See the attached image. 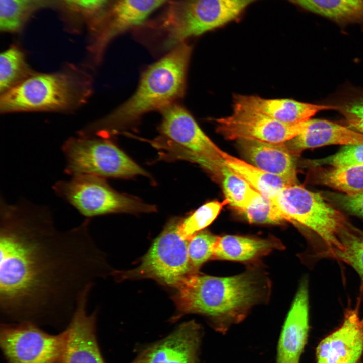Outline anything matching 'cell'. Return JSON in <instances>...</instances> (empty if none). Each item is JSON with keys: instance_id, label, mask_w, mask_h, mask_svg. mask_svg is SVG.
<instances>
[{"instance_id": "cell-14", "label": "cell", "mask_w": 363, "mask_h": 363, "mask_svg": "<svg viewBox=\"0 0 363 363\" xmlns=\"http://www.w3.org/2000/svg\"><path fill=\"white\" fill-rule=\"evenodd\" d=\"M358 307L347 310L340 327L320 342L317 363H358L363 351V319Z\"/></svg>"}, {"instance_id": "cell-35", "label": "cell", "mask_w": 363, "mask_h": 363, "mask_svg": "<svg viewBox=\"0 0 363 363\" xmlns=\"http://www.w3.org/2000/svg\"><path fill=\"white\" fill-rule=\"evenodd\" d=\"M64 2L77 9L85 11L98 10L105 3L106 0H63Z\"/></svg>"}, {"instance_id": "cell-36", "label": "cell", "mask_w": 363, "mask_h": 363, "mask_svg": "<svg viewBox=\"0 0 363 363\" xmlns=\"http://www.w3.org/2000/svg\"><path fill=\"white\" fill-rule=\"evenodd\" d=\"M131 363H137V358L135 359H134Z\"/></svg>"}, {"instance_id": "cell-3", "label": "cell", "mask_w": 363, "mask_h": 363, "mask_svg": "<svg viewBox=\"0 0 363 363\" xmlns=\"http://www.w3.org/2000/svg\"><path fill=\"white\" fill-rule=\"evenodd\" d=\"M191 47L179 44L150 66L134 94L112 112L80 130L86 136L109 138L133 124L144 114L161 110L184 93Z\"/></svg>"}, {"instance_id": "cell-11", "label": "cell", "mask_w": 363, "mask_h": 363, "mask_svg": "<svg viewBox=\"0 0 363 363\" xmlns=\"http://www.w3.org/2000/svg\"><path fill=\"white\" fill-rule=\"evenodd\" d=\"M67 338L66 328L53 335L31 322L1 325V347L8 363H58Z\"/></svg>"}, {"instance_id": "cell-4", "label": "cell", "mask_w": 363, "mask_h": 363, "mask_svg": "<svg viewBox=\"0 0 363 363\" xmlns=\"http://www.w3.org/2000/svg\"><path fill=\"white\" fill-rule=\"evenodd\" d=\"M88 68L68 64L55 72H35L1 94V112L76 110L93 93V77Z\"/></svg>"}, {"instance_id": "cell-20", "label": "cell", "mask_w": 363, "mask_h": 363, "mask_svg": "<svg viewBox=\"0 0 363 363\" xmlns=\"http://www.w3.org/2000/svg\"><path fill=\"white\" fill-rule=\"evenodd\" d=\"M284 143L296 157L306 149L325 145L363 144V134L327 120L310 118L301 133Z\"/></svg>"}, {"instance_id": "cell-30", "label": "cell", "mask_w": 363, "mask_h": 363, "mask_svg": "<svg viewBox=\"0 0 363 363\" xmlns=\"http://www.w3.org/2000/svg\"><path fill=\"white\" fill-rule=\"evenodd\" d=\"M38 0H0V28L5 32L20 29Z\"/></svg>"}, {"instance_id": "cell-5", "label": "cell", "mask_w": 363, "mask_h": 363, "mask_svg": "<svg viewBox=\"0 0 363 363\" xmlns=\"http://www.w3.org/2000/svg\"><path fill=\"white\" fill-rule=\"evenodd\" d=\"M258 0H178L173 2L154 24L166 34L165 45L175 47L237 20Z\"/></svg>"}, {"instance_id": "cell-26", "label": "cell", "mask_w": 363, "mask_h": 363, "mask_svg": "<svg viewBox=\"0 0 363 363\" xmlns=\"http://www.w3.org/2000/svg\"><path fill=\"white\" fill-rule=\"evenodd\" d=\"M340 243L330 257L351 266L359 274L363 286V231L350 225L341 235Z\"/></svg>"}, {"instance_id": "cell-33", "label": "cell", "mask_w": 363, "mask_h": 363, "mask_svg": "<svg viewBox=\"0 0 363 363\" xmlns=\"http://www.w3.org/2000/svg\"><path fill=\"white\" fill-rule=\"evenodd\" d=\"M348 127L363 134V95L337 106Z\"/></svg>"}, {"instance_id": "cell-23", "label": "cell", "mask_w": 363, "mask_h": 363, "mask_svg": "<svg viewBox=\"0 0 363 363\" xmlns=\"http://www.w3.org/2000/svg\"><path fill=\"white\" fill-rule=\"evenodd\" d=\"M224 163L245 179L255 190L273 200L284 188L291 186L283 178L222 151Z\"/></svg>"}, {"instance_id": "cell-37", "label": "cell", "mask_w": 363, "mask_h": 363, "mask_svg": "<svg viewBox=\"0 0 363 363\" xmlns=\"http://www.w3.org/2000/svg\"><path fill=\"white\" fill-rule=\"evenodd\" d=\"M358 363H359V362H358Z\"/></svg>"}, {"instance_id": "cell-6", "label": "cell", "mask_w": 363, "mask_h": 363, "mask_svg": "<svg viewBox=\"0 0 363 363\" xmlns=\"http://www.w3.org/2000/svg\"><path fill=\"white\" fill-rule=\"evenodd\" d=\"M160 133L170 142L165 149L173 158L200 165L214 178L222 180L225 165L220 149L203 131L191 114L174 103L160 110Z\"/></svg>"}, {"instance_id": "cell-1", "label": "cell", "mask_w": 363, "mask_h": 363, "mask_svg": "<svg viewBox=\"0 0 363 363\" xmlns=\"http://www.w3.org/2000/svg\"><path fill=\"white\" fill-rule=\"evenodd\" d=\"M91 219L62 231L48 207L0 201V317L5 323L71 321L97 279L112 275L90 233Z\"/></svg>"}, {"instance_id": "cell-10", "label": "cell", "mask_w": 363, "mask_h": 363, "mask_svg": "<svg viewBox=\"0 0 363 363\" xmlns=\"http://www.w3.org/2000/svg\"><path fill=\"white\" fill-rule=\"evenodd\" d=\"M55 194L86 218L114 213H150L155 206L113 189L105 178L90 175L72 176L52 186Z\"/></svg>"}, {"instance_id": "cell-32", "label": "cell", "mask_w": 363, "mask_h": 363, "mask_svg": "<svg viewBox=\"0 0 363 363\" xmlns=\"http://www.w3.org/2000/svg\"><path fill=\"white\" fill-rule=\"evenodd\" d=\"M310 163L315 167L328 165L333 168L363 165V144L344 145L335 154Z\"/></svg>"}, {"instance_id": "cell-29", "label": "cell", "mask_w": 363, "mask_h": 363, "mask_svg": "<svg viewBox=\"0 0 363 363\" xmlns=\"http://www.w3.org/2000/svg\"><path fill=\"white\" fill-rule=\"evenodd\" d=\"M227 199L222 202H208L195 210L179 224V231L182 236L189 240L194 235L210 225L217 218L223 207L228 204Z\"/></svg>"}, {"instance_id": "cell-8", "label": "cell", "mask_w": 363, "mask_h": 363, "mask_svg": "<svg viewBox=\"0 0 363 363\" xmlns=\"http://www.w3.org/2000/svg\"><path fill=\"white\" fill-rule=\"evenodd\" d=\"M64 172L72 176L90 175L102 178H129L149 174L109 138L73 137L62 146Z\"/></svg>"}, {"instance_id": "cell-25", "label": "cell", "mask_w": 363, "mask_h": 363, "mask_svg": "<svg viewBox=\"0 0 363 363\" xmlns=\"http://www.w3.org/2000/svg\"><path fill=\"white\" fill-rule=\"evenodd\" d=\"M319 184L347 194L363 191V165L324 169L317 173Z\"/></svg>"}, {"instance_id": "cell-16", "label": "cell", "mask_w": 363, "mask_h": 363, "mask_svg": "<svg viewBox=\"0 0 363 363\" xmlns=\"http://www.w3.org/2000/svg\"><path fill=\"white\" fill-rule=\"evenodd\" d=\"M168 0H118L108 16L105 25L89 46V56L97 64L106 46L118 34L141 23L155 9Z\"/></svg>"}, {"instance_id": "cell-15", "label": "cell", "mask_w": 363, "mask_h": 363, "mask_svg": "<svg viewBox=\"0 0 363 363\" xmlns=\"http://www.w3.org/2000/svg\"><path fill=\"white\" fill-rule=\"evenodd\" d=\"M202 328L194 321L180 325L165 338L143 350L137 363H198Z\"/></svg>"}, {"instance_id": "cell-28", "label": "cell", "mask_w": 363, "mask_h": 363, "mask_svg": "<svg viewBox=\"0 0 363 363\" xmlns=\"http://www.w3.org/2000/svg\"><path fill=\"white\" fill-rule=\"evenodd\" d=\"M240 212L251 224H279L289 222L274 202L259 192Z\"/></svg>"}, {"instance_id": "cell-13", "label": "cell", "mask_w": 363, "mask_h": 363, "mask_svg": "<svg viewBox=\"0 0 363 363\" xmlns=\"http://www.w3.org/2000/svg\"><path fill=\"white\" fill-rule=\"evenodd\" d=\"M89 297L84 298L66 328L68 338L58 363H106L96 336L98 308L88 314Z\"/></svg>"}, {"instance_id": "cell-2", "label": "cell", "mask_w": 363, "mask_h": 363, "mask_svg": "<svg viewBox=\"0 0 363 363\" xmlns=\"http://www.w3.org/2000/svg\"><path fill=\"white\" fill-rule=\"evenodd\" d=\"M176 289L173 300L179 315H204L216 331L225 334L232 325L241 322L253 307L268 300L271 283L258 263L229 277L196 272Z\"/></svg>"}, {"instance_id": "cell-34", "label": "cell", "mask_w": 363, "mask_h": 363, "mask_svg": "<svg viewBox=\"0 0 363 363\" xmlns=\"http://www.w3.org/2000/svg\"><path fill=\"white\" fill-rule=\"evenodd\" d=\"M325 195L341 208L363 218V191L354 194L329 192Z\"/></svg>"}, {"instance_id": "cell-17", "label": "cell", "mask_w": 363, "mask_h": 363, "mask_svg": "<svg viewBox=\"0 0 363 363\" xmlns=\"http://www.w3.org/2000/svg\"><path fill=\"white\" fill-rule=\"evenodd\" d=\"M309 293L307 280L300 282L283 325L276 363H299L309 331Z\"/></svg>"}, {"instance_id": "cell-24", "label": "cell", "mask_w": 363, "mask_h": 363, "mask_svg": "<svg viewBox=\"0 0 363 363\" xmlns=\"http://www.w3.org/2000/svg\"><path fill=\"white\" fill-rule=\"evenodd\" d=\"M25 52L12 45L3 52L0 57L1 94L16 86L35 72L28 64Z\"/></svg>"}, {"instance_id": "cell-27", "label": "cell", "mask_w": 363, "mask_h": 363, "mask_svg": "<svg viewBox=\"0 0 363 363\" xmlns=\"http://www.w3.org/2000/svg\"><path fill=\"white\" fill-rule=\"evenodd\" d=\"M221 182L225 199L229 204L240 212L258 193L225 164L222 170Z\"/></svg>"}, {"instance_id": "cell-19", "label": "cell", "mask_w": 363, "mask_h": 363, "mask_svg": "<svg viewBox=\"0 0 363 363\" xmlns=\"http://www.w3.org/2000/svg\"><path fill=\"white\" fill-rule=\"evenodd\" d=\"M243 155L252 164L268 173L280 177L290 185L298 184L295 156L285 143L254 140H238Z\"/></svg>"}, {"instance_id": "cell-7", "label": "cell", "mask_w": 363, "mask_h": 363, "mask_svg": "<svg viewBox=\"0 0 363 363\" xmlns=\"http://www.w3.org/2000/svg\"><path fill=\"white\" fill-rule=\"evenodd\" d=\"M272 200L289 222L302 225L321 238L326 246L320 254L323 256L327 257L340 247V237L350 225L320 193L298 184L282 189Z\"/></svg>"}, {"instance_id": "cell-12", "label": "cell", "mask_w": 363, "mask_h": 363, "mask_svg": "<svg viewBox=\"0 0 363 363\" xmlns=\"http://www.w3.org/2000/svg\"><path fill=\"white\" fill-rule=\"evenodd\" d=\"M307 120L285 124L259 113L233 110L230 116L218 118L215 122L217 132L227 140L283 143L301 133L307 125Z\"/></svg>"}, {"instance_id": "cell-31", "label": "cell", "mask_w": 363, "mask_h": 363, "mask_svg": "<svg viewBox=\"0 0 363 363\" xmlns=\"http://www.w3.org/2000/svg\"><path fill=\"white\" fill-rule=\"evenodd\" d=\"M218 236L207 230H202L190 238L188 252L190 263L194 270L199 268L206 262L213 259Z\"/></svg>"}, {"instance_id": "cell-18", "label": "cell", "mask_w": 363, "mask_h": 363, "mask_svg": "<svg viewBox=\"0 0 363 363\" xmlns=\"http://www.w3.org/2000/svg\"><path fill=\"white\" fill-rule=\"evenodd\" d=\"M337 108V106L310 104L290 99H265L255 95H236L233 99V110L257 113L289 124L308 120L321 111Z\"/></svg>"}, {"instance_id": "cell-22", "label": "cell", "mask_w": 363, "mask_h": 363, "mask_svg": "<svg viewBox=\"0 0 363 363\" xmlns=\"http://www.w3.org/2000/svg\"><path fill=\"white\" fill-rule=\"evenodd\" d=\"M306 10L341 26H363V0H290Z\"/></svg>"}, {"instance_id": "cell-9", "label": "cell", "mask_w": 363, "mask_h": 363, "mask_svg": "<svg viewBox=\"0 0 363 363\" xmlns=\"http://www.w3.org/2000/svg\"><path fill=\"white\" fill-rule=\"evenodd\" d=\"M182 219L173 218L154 240L140 264L128 271H114L117 279L149 278L175 289L191 274L193 268L188 252V240L179 231Z\"/></svg>"}, {"instance_id": "cell-21", "label": "cell", "mask_w": 363, "mask_h": 363, "mask_svg": "<svg viewBox=\"0 0 363 363\" xmlns=\"http://www.w3.org/2000/svg\"><path fill=\"white\" fill-rule=\"evenodd\" d=\"M284 246L274 238H260L235 235L218 237L213 259L258 264L259 260Z\"/></svg>"}]
</instances>
